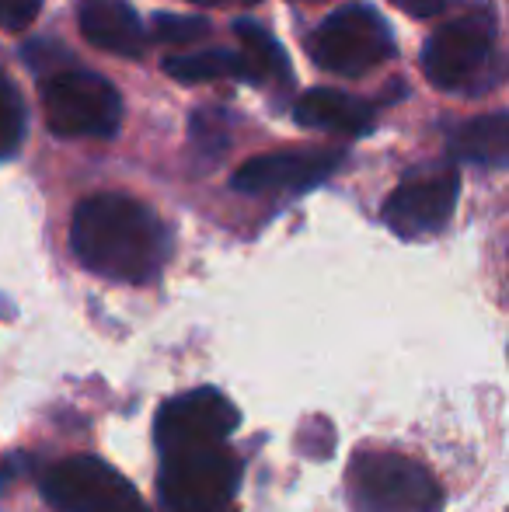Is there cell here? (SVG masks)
Wrapping results in <instances>:
<instances>
[{"label":"cell","mask_w":509,"mask_h":512,"mask_svg":"<svg viewBox=\"0 0 509 512\" xmlns=\"http://www.w3.org/2000/svg\"><path fill=\"white\" fill-rule=\"evenodd\" d=\"M70 248L95 276L150 283L171 255V234L147 203L123 192H98L74 209Z\"/></svg>","instance_id":"1"},{"label":"cell","mask_w":509,"mask_h":512,"mask_svg":"<svg viewBox=\"0 0 509 512\" xmlns=\"http://www.w3.org/2000/svg\"><path fill=\"white\" fill-rule=\"evenodd\" d=\"M238 488L241 457L227 439L161 450L157 492L164 512H238Z\"/></svg>","instance_id":"2"},{"label":"cell","mask_w":509,"mask_h":512,"mask_svg":"<svg viewBox=\"0 0 509 512\" xmlns=\"http://www.w3.org/2000/svg\"><path fill=\"white\" fill-rule=\"evenodd\" d=\"M42 112L49 133L63 140H112L123 122V98L105 77L63 67L42 77Z\"/></svg>","instance_id":"3"},{"label":"cell","mask_w":509,"mask_h":512,"mask_svg":"<svg viewBox=\"0 0 509 512\" xmlns=\"http://www.w3.org/2000/svg\"><path fill=\"white\" fill-rule=\"evenodd\" d=\"M356 512H440L443 488L426 464L401 453L367 450L349 464Z\"/></svg>","instance_id":"4"},{"label":"cell","mask_w":509,"mask_h":512,"mask_svg":"<svg viewBox=\"0 0 509 512\" xmlns=\"http://www.w3.org/2000/svg\"><path fill=\"white\" fill-rule=\"evenodd\" d=\"M307 53L328 74L363 77L394 56V35L374 7L349 4L321 21L307 42Z\"/></svg>","instance_id":"5"},{"label":"cell","mask_w":509,"mask_h":512,"mask_svg":"<svg viewBox=\"0 0 509 512\" xmlns=\"http://www.w3.org/2000/svg\"><path fill=\"white\" fill-rule=\"evenodd\" d=\"M42 495L56 512H147L140 492L98 457L53 464L42 474Z\"/></svg>","instance_id":"6"},{"label":"cell","mask_w":509,"mask_h":512,"mask_svg":"<svg viewBox=\"0 0 509 512\" xmlns=\"http://www.w3.org/2000/svg\"><path fill=\"white\" fill-rule=\"evenodd\" d=\"M492 42H496V18L489 7L461 14L429 35L422 49V74L440 91L464 88L489 63Z\"/></svg>","instance_id":"7"},{"label":"cell","mask_w":509,"mask_h":512,"mask_svg":"<svg viewBox=\"0 0 509 512\" xmlns=\"http://www.w3.org/2000/svg\"><path fill=\"white\" fill-rule=\"evenodd\" d=\"M461 196V175L454 164H436L412 171L384 203V223L405 241L440 234L450 223Z\"/></svg>","instance_id":"8"},{"label":"cell","mask_w":509,"mask_h":512,"mask_svg":"<svg viewBox=\"0 0 509 512\" xmlns=\"http://www.w3.org/2000/svg\"><path fill=\"white\" fill-rule=\"evenodd\" d=\"M238 422V408L217 387H196V391L168 398L157 411V450H175V446L192 443H224L238 429Z\"/></svg>","instance_id":"9"},{"label":"cell","mask_w":509,"mask_h":512,"mask_svg":"<svg viewBox=\"0 0 509 512\" xmlns=\"http://www.w3.org/2000/svg\"><path fill=\"white\" fill-rule=\"evenodd\" d=\"M339 150H272L252 157L234 171V189L245 196H269V192H304L325 182L339 168Z\"/></svg>","instance_id":"10"},{"label":"cell","mask_w":509,"mask_h":512,"mask_svg":"<svg viewBox=\"0 0 509 512\" xmlns=\"http://www.w3.org/2000/svg\"><path fill=\"white\" fill-rule=\"evenodd\" d=\"M77 25L95 49L126 60H140L147 49L143 21L129 7V0H77Z\"/></svg>","instance_id":"11"},{"label":"cell","mask_w":509,"mask_h":512,"mask_svg":"<svg viewBox=\"0 0 509 512\" xmlns=\"http://www.w3.org/2000/svg\"><path fill=\"white\" fill-rule=\"evenodd\" d=\"M293 115H297L300 126L339 136H363L374 126V105L332 88H314L300 95L297 105H293Z\"/></svg>","instance_id":"12"},{"label":"cell","mask_w":509,"mask_h":512,"mask_svg":"<svg viewBox=\"0 0 509 512\" xmlns=\"http://www.w3.org/2000/svg\"><path fill=\"white\" fill-rule=\"evenodd\" d=\"M450 154L478 168H509V112H485L450 133Z\"/></svg>","instance_id":"13"},{"label":"cell","mask_w":509,"mask_h":512,"mask_svg":"<svg viewBox=\"0 0 509 512\" xmlns=\"http://www.w3.org/2000/svg\"><path fill=\"white\" fill-rule=\"evenodd\" d=\"M164 74L182 84H206V81H255L252 63L245 53H227V49H199V53H178L164 60Z\"/></svg>","instance_id":"14"},{"label":"cell","mask_w":509,"mask_h":512,"mask_svg":"<svg viewBox=\"0 0 509 512\" xmlns=\"http://www.w3.org/2000/svg\"><path fill=\"white\" fill-rule=\"evenodd\" d=\"M234 32H238V42H241V53H245V60L252 63L255 84L279 81V77L286 74L283 46H279V42L272 39L262 25H255V21H238V25H234Z\"/></svg>","instance_id":"15"},{"label":"cell","mask_w":509,"mask_h":512,"mask_svg":"<svg viewBox=\"0 0 509 512\" xmlns=\"http://www.w3.org/2000/svg\"><path fill=\"white\" fill-rule=\"evenodd\" d=\"M25 136V102L0 70V157H11Z\"/></svg>","instance_id":"16"},{"label":"cell","mask_w":509,"mask_h":512,"mask_svg":"<svg viewBox=\"0 0 509 512\" xmlns=\"http://www.w3.org/2000/svg\"><path fill=\"white\" fill-rule=\"evenodd\" d=\"M150 35L164 46H189L210 35V21L196 18V14H154L150 18Z\"/></svg>","instance_id":"17"},{"label":"cell","mask_w":509,"mask_h":512,"mask_svg":"<svg viewBox=\"0 0 509 512\" xmlns=\"http://www.w3.org/2000/svg\"><path fill=\"white\" fill-rule=\"evenodd\" d=\"M42 0H0V28L4 32H25L39 14Z\"/></svg>","instance_id":"18"},{"label":"cell","mask_w":509,"mask_h":512,"mask_svg":"<svg viewBox=\"0 0 509 512\" xmlns=\"http://www.w3.org/2000/svg\"><path fill=\"white\" fill-rule=\"evenodd\" d=\"M192 140L203 143V147H213V154H220L227 143V133H224V126H220V115L196 112V119H192Z\"/></svg>","instance_id":"19"},{"label":"cell","mask_w":509,"mask_h":512,"mask_svg":"<svg viewBox=\"0 0 509 512\" xmlns=\"http://www.w3.org/2000/svg\"><path fill=\"white\" fill-rule=\"evenodd\" d=\"M21 53H25L28 67H35V70H49V67L63 70L70 60L67 49H56V46H49V42H32V46H25Z\"/></svg>","instance_id":"20"},{"label":"cell","mask_w":509,"mask_h":512,"mask_svg":"<svg viewBox=\"0 0 509 512\" xmlns=\"http://www.w3.org/2000/svg\"><path fill=\"white\" fill-rule=\"evenodd\" d=\"M398 11H405L408 18H433L436 11H443L447 0H391Z\"/></svg>","instance_id":"21"},{"label":"cell","mask_w":509,"mask_h":512,"mask_svg":"<svg viewBox=\"0 0 509 512\" xmlns=\"http://www.w3.org/2000/svg\"><path fill=\"white\" fill-rule=\"evenodd\" d=\"M189 4H210V7H227V4H255V0H189Z\"/></svg>","instance_id":"22"}]
</instances>
